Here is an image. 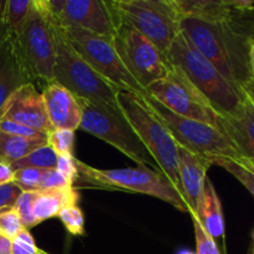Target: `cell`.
<instances>
[{
  "instance_id": "9c48e42d",
  "label": "cell",
  "mask_w": 254,
  "mask_h": 254,
  "mask_svg": "<svg viewBox=\"0 0 254 254\" xmlns=\"http://www.w3.org/2000/svg\"><path fill=\"white\" fill-rule=\"evenodd\" d=\"M144 98L160 117L179 146L210 161L213 158L241 156L230 139L216 127L178 116L148 94H144Z\"/></svg>"
},
{
  "instance_id": "b9f144b4",
  "label": "cell",
  "mask_w": 254,
  "mask_h": 254,
  "mask_svg": "<svg viewBox=\"0 0 254 254\" xmlns=\"http://www.w3.org/2000/svg\"><path fill=\"white\" fill-rule=\"evenodd\" d=\"M179 254H193V253H191V252H186V251H183V252H180Z\"/></svg>"
},
{
  "instance_id": "30bf717a",
  "label": "cell",
  "mask_w": 254,
  "mask_h": 254,
  "mask_svg": "<svg viewBox=\"0 0 254 254\" xmlns=\"http://www.w3.org/2000/svg\"><path fill=\"white\" fill-rule=\"evenodd\" d=\"M112 41L129 73L144 89L173 69L166 54L128 25L118 22Z\"/></svg>"
},
{
  "instance_id": "2e32d148",
  "label": "cell",
  "mask_w": 254,
  "mask_h": 254,
  "mask_svg": "<svg viewBox=\"0 0 254 254\" xmlns=\"http://www.w3.org/2000/svg\"><path fill=\"white\" fill-rule=\"evenodd\" d=\"M218 116V129L230 139L241 156L254 161V106L250 98L245 94L236 111Z\"/></svg>"
},
{
  "instance_id": "4fadbf2b",
  "label": "cell",
  "mask_w": 254,
  "mask_h": 254,
  "mask_svg": "<svg viewBox=\"0 0 254 254\" xmlns=\"http://www.w3.org/2000/svg\"><path fill=\"white\" fill-rule=\"evenodd\" d=\"M52 19L64 29L113 37L117 29L111 2L104 0H45Z\"/></svg>"
},
{
  "instance_id": "7bdbcfd3",
  "label": "cell",
  "mask_w": 254,
  "mask_h": 254,
  "mask_svg": "<svg viewBox=\"0 0 254 254\" xmlns=\"http://www.w3.org/2000/svg\"><path fill=\"white\" fill-rule=\"evenodd\" d=\"M253 241H254V232H253ZM252 253L254 254V245H253V250H252Z\"/></svg>"
},
{
  "instance_id": "7c38bea8",
  "label": "cell",
  "mask_w": 254,
  "mask_h": 254,
  "mask_svg": "<svg viewBox=\"0 0 254 254\" xmlns=\"http://www.w3.org/2000/svg\"><path fill=\"white\" fill-rule=\"evenodd\" d=\"M145 92L173 113L218 129V113L178 67L173 66L168 76L146 87Z\"/></svg>"
},
{
  "instance_id": "e575fe53",
  "label": "cell",
  "mask_w": 254,
  "mask_h": 254,
  "mask_svg": "<svg viewBox=\"0 0 254 254\" xmlns=\"http://www.w3.org/2000/svg\"><path fill=\"white\" fill-rule=\"evenodd\" d=\"M56 169L64 180L73 186L74 181L78 176V169H77V159L73 155H57Z\"/></svg>"
},
{
  "instance_id": "ee69618b",
  "label": "cell",
  "mask_w": 254,
  "mask_h": 254,
  "mask_svg": "<svg viewBox=\"0 0 254 254\" xmlns=\"http://www.w3.org/2000/svg\"><path fill=\"white\" fill-rule=\"evenodd\" d=\"M250 254H253V253H252V252H250Z\"/></svg>"
},
{
  "instance_id": "f1b7e54d",
  "label": "cell",
  "mask_w": 254,
  "mask_h": 254,
  "mask_svg": "<svg viewBox=\"0 0 254 254\" xmlns=\"http://www.w3.org/2000/svg\"><path fill=\"white\" fill-rule=\"evenodd\" d=\"M193 222V231H195V240H196V254H222L220 250V246L206 233L202 226L197 221L193 213H190Z\"/></svg>"
},
{
  "instance_id": "9a60e30c",
  "label": "cell",
  "mask_w": 254,
  "mask_h": 254,
  "mask_svg": "<svg viewBox=\"0 0 254 254\" xmlns=\"http://www.w3.org/2000/svg\"><path fill=\"white\" fill-rule=\"evenodd\" d=\"M34 79L20 56L15 36L6 32L0 42V117L10 97Z\"/></svg>"
},
{
  "instance_id": "d6a6232c",
  "label": "cell",
  "mask_w": 254,
  "mask_h": 254,
  "mask_svg": "<svg viewBox=\"0 0 254 254\" xmlns=\"http://www.w3.org/2000/svg\"><path fill=\"white\" fill-rule=\"evenodd\" d=\"M22 192L24 191L12 180L0 184V213L12 210Z\"/></svg>"
},
{
  "instance_id": "ab89813d",
  "label": "cell",
  "mask_w": 254,
  "mask_h": 254,
  "mask_svg": "<svg viewBox=\"0 0 254 254\" xmlns=\"http://www.w3.org/2000/svg\"><path fill=\"white\" fill-rule=\"evenodd\" d=\"M11 243L12 241L0 235V254H11Z\"/></svg>"
},
{
  "instance_id": "836d02e7",
  "label": "cell",
  "mask_w": 254,
  "mask_h": 254,
  "mask_svg": "<svg viewBox=\"0 0 254 254\" xmlns=\"http://www.w3.org/2000/svg\"><path fill=\"white\" fill-rule=\"evenodd\" d=\"M0 130L5 133L12 134V135L24 136L29 139H37V140H47V134L36 129L29 128V127L21 126L15 122L6 121V119H0Z\"/></svg>"
},
{
  "instance_id": "603a6c76",
  "label": "cell",
  "mask_w": 254,
  "mask_h": 254,
  "mask_svg": "<svg viewBox=\"0 0 254 254\" xmlns=\"http://www.w3.org/2000/svg\"><path fill=\"white\" fill-rule=\"evenodd\" d=\"M212 165H218L235 176L254 197V161L243 156L238 158H213Z\"/></svg>"
},
{
  "instance_id": "d6986e66",
  "label": "cell",
  "mask_w": 254,
  "mask_h": 254,
  "mask_svg": "<svg viewBox=\"0 0 254 254\" xmlns=\"http://www.w3.org/2000/svg\"><path fill=\"white\" fill-rule=\"evenodd\" d=\"M200 225L208 236L217 243L225 238V220L222 205L212 181L206 178L203 189L198 197L196 211L193 212Z\"/></svg>"
},
{
  "instance_id": "4dcf8cb0",
  "label": "cell",
  "mask_w": 254,
  "mask_h": 254,
  "mask_svg": "<svg viewBox=\"0 0 254 254\" xmlns=\"http://www.w3.org/2000/svg\"><path fill=\"white\" fill-rule=\"evenodd\" d=\"M22 230L25 228L15 208L0 213V235L12 241Z\"/></svg>"
},
{
  "instance_id": "83f0119b",
  "label": "cell",
  "mask_w": 254,
  "mask_h": 254,
  "mask_svg": "<svg viewBox=\"0 0 254 254\" xmlns=\"http://www.w3.org/2000/svg\"><path fill=\"white\" fill-rule=\"evenodd\" d=\"M42 171L44 170L32 168L20 169V170H16L12 173V181H14L24 192L39 191Z\"/></svg>"
},
{
  "instance_id": "7a4b0ae2",
  "label": "cell",
  "mask_w": 254,
  "mask_h": 254,
  "mask_svg": "<svg viewBox=\"0 0 254 254\" xmlns=\"http://www.w3.org/2000/svg\"><path fill=\"white\" fill-rule=\"evenodd\" d=\"M117 101L122 113L155 160L160 173L183 195L179 175V145L160 117L140 94L118 92Z\"/></svg>"
},
{
  "instance_id": "ba28073f",
  "label": "cell",
  "mask_w": 254,
  "mask_h": 254,
  "mask_svg": "<svg viewBox=\"0 0 254 254\" xmlns=\"http://www.w3.org/2000/svg\"><path fill=\"white\" fill-rule=\"evenodd\" d=\"M22 61L34 78L55 81L56 39L54 22L45 0H32L24 26L15 36Z\"/></svg>"
},
{
  "instance_id": "484cf974",
  "label": "cell",
  "mask_w": 254,
  "mask_h": 254,
  "mask_svg": "<svg viewBox=\"0 0 254 254\" xmlns=\"http://www.w3.org/2000/svg\"><path fill=\"white\" fill-rule=\"evenodd\" d=\"M47 144L57 155H73L74 131L68 129H54L47 134Z\"/></svg>"
},
{
  "instance_id": "52a82bcc",
  "label": "cell",
  "mask_w": 254,
  "mask_h": 254,
  "mask_svg": "<svg viewBox=\"0 0 254 254\" xmlns=\"http://www.w3.org/2000/svg\"><path fill=\"white\" fill-rule=\"evenodd\" d=\"M117 22H122L150 40L160 51L168 54L181 32V16L174 0H113Z\"/></svg>"
},
{
  "instance_id": "d590c367",
  "label": "cell",
  "mask_w": 254,
  "mask_h": 254,
  "mask_svg": "<svg viewBox=\"0 0 254 254\" xmlns=\"http://www.w3.org/2000/svg\"><path fill=\"white\" fill-rule=\"evenodd\" d=\"M66 186H72L64 179V176L56 169H49L42 171L41 181L39 190H50V189H61Z\"/></svg>"
},
{
  "instance_id": "1f68e13d",
  "label": "cell",
  "mask_w": 254,
  "mask_h": 254,
  "mask_svg": "<svg viewBox=\"0 0 254 254\" xmlns=\"http://www.w3.org/2000/svg\"><path fill=\"white\" fill-rule=\"evenodd\" d=\"M11 254H50L40 250L35 243L34 237L30 231L22 230L16 237L12 240Z\"/></svg>"
},
{
  "instance_id": "44dd1931",
  "label": "cell",
  "mask_w": 254,
  "mask_h": 254,
  "mask_svg": "<svg viewBox=\"0 0 254 254\" xmlns=\"http://www.w3.org/2000/svg\"><path fill=\"white\" fill-rule=\"evenodd\" d=\"M181 19L192 17L203 21H236L230 0H174Z\"/></svg>"
},
{
  "instance_id": "8fae6325",
  "label": "cell",
  "mask_w": 254,
  "mask_h": 254,
  "mask_svg": "<svg viewBox=\"0 0 254 254\" xmlns=\"http://www.w3.org/2000/svg\"><path fill=\"white\" fill-rule=\"evenodd\" d=\"M64 30L74 51L119 92H131L140 96L146 94L145 89L129 73L122 62L114 49L112 37L98 36L76 29Z\"/></svg>"
},
{
  "instance_id": "ac0fdd59",
  "label": "cell",
  "mask_w": 254,
  "mask_h": 254,
  "mask_svg": "<svg viewBox=\"0 0 254 254\" xmlns=\"http://www.w3.org/2000/svg\"><path fill=\"white\" fill-rule=\"evenodd\" d=\"M210 166H212V163L208 159L179 146V175L181 192L188 206V213H193L196 211Z\"/></svg>"
},
{
  "instance_id": "3957f363",
  "label": "cell",
  "mask_w": 254,
  "mask_h": 254,
  "mask_svg": "<svg viewBox=\"0 0 254 254\" xmlns=\"http://www.w3.org/2000/svg\"><path fill=\"white\" fill-rule=\"evenodd\" d=\"M166 56L207 98L218 114L232 113L241 104L245 97L243 92L231 84L183 31L174 40Z\"/></svg>"
},
{
  "instance_id": "7402d4cb",
  "label": "cell",
  "mask_w": 254,
  "mask_h": 254,
  "mask_svg": "<svg viewBox=\"0 0 254 254\" xmlns=\"http://www.w3.org/2000/svg\"><path fill=\"white\" fill-rule=\"evenodd\" d=\"M45 144H47V140L24 138L0 130V163L10 168L11 164L25 158Z\"/></svg>"
},
{
  "instance_id": "e0dca14e",
  "label": "cell",
  "mask_w": 254,
  "mask_h": 254,
  "mask_svg": "<svg viewBox=\"0 0 254 254\" xmlns=\"http://www.w3.org/2000/svg\"><path fill=\"white\" fill-rule=\"evenodd\" d=\"M42 98L50 123L55 129L74 131L79 128L82 121L81 104L68 89L56 81H52L45 87Z\"/></svg>"
},
{
  "instance_id": "f35d334b",
  "label": "cell",
  "mask_w": 254,
  "mask_h": 254,
  "mask_svg": "<svg viewBox=\"0 0 254 254\" xmlns=\"http://www.w3.org/2000/svg\"><path fill=\"white\" fill-rule=\"evenodd\" d=\"M248 59H250V68L252 78H254V36L248 39Z\"/></svg>"
},
{
  "instance_id": "5b68a950",
  "label": "cell",
  "mask_w": 254,
  "mask_h": 254,
  "mask_svg": "<svg viewBox=\"0 0 254 254\" xmlns=\"http://www.w3.org/2000/svg\"><path fill=\"white\" fill-rule=\"evenodd\" d=\"M49 10V9H47ZM52 17V16H51ZM54 22L56 39L55 81L68 89L76 98L104 103L118 108V89L99 76L72 47L61 26Z\"/></svg>"
},
{
  "instance_id": "277c9868",
  "label": "cell",
  "mask_w": 254,
  "mask_h": 254,
  "mask_svg": "<svg viewBox=\"0 0 254 254\" xmlns=\"http://www.w3.org/2000/svg\"><path fill=\"white\" fill-rule=\"evenodd\" d=\"M78 176L86 184L108 190L145 193L170 203L181 212H189L183 195L160 171L144 165L124 169H96L77 159Z\"/></svg>"
},
{
  "instance_id": "4316f807",
  "label": "cell",
  "mask_w": 254,
  "mask_h": 254,
  "mask_svg": "<svg viewBox=\"0 0 254 254\" xmlns=\"http://www.w3.org/2000/svg\"><path fill=\"white\" fill-rule=\"evenodd\" d=\"M57 217L71 235L81 236L84 233V216L78 205L67 206L57 215Z\"/></svg>"
},
{
  "instance_id": "8d00e7d4",
  "label": "cell",
  "mask_w": 254,
  "mask_h": 254,
  "mask_svg": "<svg viewBox=\"0 0 254 254\" xmlns=\"http://www.w3.org/2000/svg\"><path fill=\"white\" fill-rule=\"evenodd\" d=\"M243 93L250 98V101L252 102V104L254 106V78H251L250 81L246 82L242 87H241Z\"/></svg>"
},
{
  "instance_id": "d4e9b609",
  "label": "cell",
  "mask_w": 254,
  "mask_h": 254,
  "mask_svg": "<svg viewBox=\"0 0 254 254\" xmlns=\"http://www.w3.org/2000/svg\"><path fill=\"white\" fill-rule=\"evenodd\" d=\"M56 161H57V154L55 153L51 149L49 144L40 146L36 150L30 153L25 158L20 159L16 163L11 164L10 169L11 171L20 170V169H40V170H49V169L56 168Z\"/></svg>"
},
{
  "instance_id": "60d3db41",
  "label": "cell",
  "mask_w": 254,
  "mask_h": 254,
  "mask_svg": "<svg viewBox=\"0 0 254 254\" xmlns=\"http://www.w3.org/2000/svg\"><path fill=\"white\" fill-rule=\"evenodd\" d=\"M2 5H4V1H0V42H1V40L4 39L7 32L4 26V21H2Z\"/></svg>"
},
{
  "instance_id": "74e56055",
  "label": "cell",
  "mask_w": 254,
  "mask_h": 254,
  "mask_svg": "<svg viewBox=\"0 0 254 254\" xmlns=\"http://www.w3.org/2000/svg\"><path fill=\"white\" fill-rule=\"evenodd\" d=\"M12 180V171L5 164L0 163V184H4L6 181Z\"/></svg>"
},
{
  "instance_id": "f546056e",
  "label": "cell",
  "mask_w": 254,
  "mask_h": 254,
  "mask_svg": "<svg viewBox=\"0 0 254 254\" xmlns=\"http://www.w3.org/2000/svg\"><path fill=\"white\" fill-rule=\"evenodd\" d=\"M35 198V191H29V192H22L15 205V211L19 215L21 220L22 226L25 230L29 231L30 228L35 227L37 225L35 221L34 215H32V202Z\"/></svg>"
},
{
  "instance_id": "cb8c5ba5",
  "label": "cell",
  "mask_w": 254,
  "mask_h": 254,
  "mask_svg": "<svg viewBox=\"0 0 254 254\" xmlns=\"http://www.w3.org/2000/svg\"><path fill=\"white\" fill-rule=\"evenodd\" d=\"M31 2L32 0H25V1L7 0V1H4L2 21H4V26L7 34L12 35V36H16L19 34L26 21Z\"/></svg>"
},
{
  "instance_id": "ffe728a7",
  "label": "cell",
  "mask_w": 254,
  "mask_h": 254,
  "mask_svg": "<svg viewBox=\"0 0 254 254\" xmlns=\"http://www.w3.org/2000/svg\"><path fill=\"white\" fill-rule=\"evenodd\" d=\"M78 192L74 186H66L61 189L35 191L32 202V215L36 223L54 218L69 205H77Z\"/></svg>"
},
{
  "instance_id": "5bb4252c",
  "label": "cell",
  "mask_w": 254,
  "mask_h": 254,
  "mask_svg": "<svg viewBox=\"0 0 254 254\" xmlns=\"http://www.w3.org/2000/svg\"><path fill=\"white\" fill-rule=\"evenodd\" d=\"M0 119L15 122L46 134L55 129L50 123L42 93L37 91L34 83L25 84L10 97Z\"/></svg>"
},
{
  "instance_id": "6da1fadb",
  "label": "cell",
  "mask_w": 254,
  "mask_h": 254,
  "mask_svg": "<svg viewBox=\"0 0 254 254\" xmlns=\"http://www.w3.org/2000/svg\"><path fill=\"white\" fill-rule=\"evenodd\" d=\"M235 22L184 17L180 29L218 72L236 88L241 89L252 78L248 59L250 37H246Z\"/></svg>"
},
{
  "instance_id": "8992f818",
  "label": "cell",
  "mask_w": 254,
  "mask_h": 254,
  "mask_svg": "<svg viewBox=\"0 0 254 254\" xmlns=\"http://www.w3.org/2000/svg\"><path fill=\"white\" fill-rule=\"evenodd\" d=\"M78 102L82 108V121L78 129L111 144L135 161L136 165L160 171L119 107L116 108L87 99H78Z\"/></svg>"
}]
</instances>
